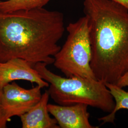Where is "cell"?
<instances>
[{
  "label": "cell",
  "mask_w": 128,
  "mask_h": 128,
  "mask_svg": "<svg viewBox=\"0 0 128 128\" xmlns=\"http://www.w3.org/2000/svg\"><path fill=\"white\" fill-rule=\"evenodd\" d=\"M64 32L63 14L44 8L0 12V62L14 58L54 63Z\"/></svg>",
  "instance_id": "obj_1"
},
{
  "label": "cell",
  "mask_w": 128,
  "mask_h": 128,
  "mask_svg": "<svg viewBox=\"0 0 128 128\" xmlns=\"http://www.w3.org/2000/svg\"><path fill=\"white\" fill-rule=\"evenodd\" d=\"M96 79L116 84L128 71V10L109 0H84Z\"/></svg>",
  "instance_id": "obj_2"
},
{
  "label": "cell",
  "mask_w": 128,
  "mask_h": 128,
  "mask_svg": "<svg viewBox=\"0 0 128 128\" xmlns=\"http://www.w3.org/2000/svg\"><path fill=\"white\" fill-rule=\"evenodd\" d=\"M46 66L38 63L33 67L50 84L48 91L58 104H83L109 114L114 109V100L104 82L81 76L64 78L51 72Z\"/></svg>",
  "instance_id": "obj_3"
},
{
  "label": "cell",
  "mask_w": 128,
  "mask_h": 128,
  "mask_svg": "<svg viewBox=\"0 0 128 128\" xmlns=\"http://www.w3.org/2000/svg\"><path fill=\"white\" fill-rule=\"evenodd\" d=\"M66 30V40L54 56V66L66 77L96 79L90 66L92 48L87 16L69 23Z\"/></svg>",
  "instance_id": "obj_4"
},
{
  "label": "cell",
  "mask_w": 128,
  "mask_h": 128,
  "mask_svg": "<svg viewBox=\"0 0 128 128\" xmlns=\"http://www.w3.org/2000/svg\"><path fill=\"white\" fill-rule=\"evenodd\" d=\"M41 89L37 85L27 89L14 81L3 87V104L10 119L14 116L20 117L35 105L41 98Z\"/></svg>",
  "instance_id": "obj_5"
},
{
  "label": "cell",
  "mask_w": 128,
  "mask_h": 128,
  "mask_svg": "<svg viewBox=\"0 0 128 128\" xmlns=\"http://www.w3.org/2000/svg\"><path fill=\"white\" fill-rule=\"evenodd\" d=\"M17 80H23L43 88L49 86V84L27 61L20 58H14L4 62H0V88Z\"/></svg>",
  "instance_id": "obj_6"
},
{
  "label": "cell",
  "mask_w": 128,
  "mask_h": 128,
  "mask_svg": "<svg viewBox=\"0 0 128 128\" xmlns=\"http://www.w3.org/2000/svg\"><path fill=\"white\" fill-rule=\"evenodd\" d=\"M88 105L83 104L60 105L48 104L49 113L56 119L60 128H98L89 122Z\"/></svg>",
  "instance_id": "obj_7"
},
{
  "label": "cell",
  "mask_w": 128,
  "mask_h": 128,
  "mask_svg": "<svg viewBox=\"0 0 128 128\" xmlns=\"http://www.w3.org/2000/svg\"><path fill=\"white\" fill-rule=\"evenodd\" d=\"M50 97L48 92L46 91L35 105L19 117L22 128H60L56 119L51 117L48 111Z\"/></svg>",
  "instance_id": "obj_8"
},
{
  "label": "cell",
  "mask_w": 128,
  "mask_h": 128,
  "mask_svg": "<svg viewBox=\"0 0 128 128\" xmlns=\"http://www.w3.org/2000/svg\"><path fill=\"white\" fill-rule=\"evenodd\" d=\"M105 85L110 90L114 100L115 105L114 109L109 114L98 120L99 122H102V124L107 123L114 124L116 118V114L119 110H128V92L125 91L123 88L115 84L106 83Z\"/></svg>",
  "instance_id": "obj_9"
},
{
  "label": "cell",
  "mask_w": 128,
  "mask_h": 128,
  "mask_svg": "<svg viewBox=\"0 0 128 128\" xmlns=\"http://www.w3.org/2000/svg\"><path fill=\"white\" fill-rule=\"evenodd\" d=\"M51 0H6L0 1V12H9L20 10L43 8Z\"/></svg>",
  "instance_id": "obj_10"
},
{
  "label": "cell",
  "mask_w": 128,
  "mask_h": 128,
  "mask_svg": "<svg viewBox=\"0 0 128 128\" xmlns=\"http://www.w3.org/2000/svg\"><path fill=\"white\" fill-rule=\"evenodd\" d=\"M10 120L4 106L2 90L0 88V128H7V123Z\"/></svg>",
  "instance_id": "obj_11"
},
{
  "label": "cell",
  "mask_w": 128,
  "mask_h": 128,
  "mask_svg": "<svg viewBox=\"0 0 128 128\" xmlns=\"http://www.w3.org/2000/svg\"><path fill=\"white\" fill-rule=\"evenodd\" d=\"M116 85L122 88L128 86V71L120 78Z\"/></svg>",
  "instance_id": "obj_12"
},
{
  "label": "cell",
  "mask_w": 128,
  "mask_h": 128,
  "mask_svg": "<svg viewBox=\"0 0 128 128\" xmlns=\"http://www.w3.org/2000/svg\"><path fill=\"white\" fill-rule=\"evenodd\" d=\"M114 2L125 8L128 10V0H109Z\"/></svg>",
  "instance_id": "obj_13"
}]
</instances>
